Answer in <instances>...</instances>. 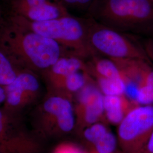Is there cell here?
Wrapping results in <instances>:
<instances>
[{"label":"cell","instance_id":"f1b7e54d","mask_svg":"<svg viewBox=\"0 0 153 153\" xmlns=\"http://www.w3.org/2000/svg\"><path fill=\"white\" fill-rule=\"evenodd\" d=\"M152 1H153V0H152Z\"/></svg>","mask_w":153,"mask_h":153},{"label":"cell","instance_id":"277c9868","mask_svg":"<svg viewBox=\"0 0 153 153\" xmlns=\"http://www.w3.org/2000/svg\"><path fill=\"white\" fill-rule=\"evenodd\" d=\"M153 131V104L133 107L118 125L121 153H145Z\"/></svg>","mask_w":153,"mask_h":153},{"label":"cell","instance_id":"9a60e30c","mask_svg":"<svg viewBox=\"0 0 153 153\" xmlns=\"http://www.w3.org/2000/svg\"><path fill=\"white\" fill-rule=\"evenodd\" d=\"M101 92L104 95H124L126 83L123 78L95 79Z\"/></svg>","mask_w":153,"mask_h":153},{"label":"cell","instance_id":"5b68a950","mask_svg":"<svg viewBox=\"0 0 153 153\" xmlns=\"http://www.w3.org/2000/svg\"><path fill=\"white\" fill-rule=\"evenodd\" d=\"M87 19L88 39L98 54L105 55L111 59L150 61L143 48L122 33L99 23L91 18Z\"/></svg>","mask_w":153,"mask_h":153},{"label":"cell","instance_id":"52a82bcc","mask_svg":"<svg viewBox=\"0 0 153 153\" xmlns=\"http://www.w3.org/2000/svg\"><path fill=\"white\" fill-rule=\"evenodd\" d=\"M52 92L42 104L47 126L49 131L68 133L76 126V116L72 97L64 94Z\"/></svg>","mask_w":153,"mask_h":153},{"label":"cell","instance_id":"44dd1931","mask_svg":"<svg viewBox=\"0 0 153 153\" xmlns=\"http://www.w3.org/2000/svg\"><path fill=\"white\" fill-rule=\"evenodd\" d=\"M53 153H88L82 148L72 143H63L58 145Z\"/></svg>","mask_w":153,"mask_h":153},{"label":"cell","instance_id":"6da1fadb","mask_svg":"<svg viewBox=\"0 0 153 153\" xmlns=\"http://www.w3.org/2000/svg\"><path fill=\"white\" fill-rule=\"evenodd\" d=\"M0 49L15 65L42 73L61 57L71 55L55 40L20 27L10 21L0 28Z\"/></svg>","mask_w":153,"mask_h":153},{"label":"cell","instance_id":"7402d4cb","mask_svg":"<svg viewBox=\"0 0 153 153\" xmlns=\"http://www.w3.org/2000/svg\"><path fill=\"white\" fill-rule=\"evenodd\" d=\"M143 49L150 61L153 62V38H149L144 40Z\"/></svg>","mask_w":153,"mask_h":153},{"label":"cell","instance_id":"30bf717a","mask_svg":"<svg viewBox=\"0 0 153 153\" xmlns=\"http://www.w3.org/2000/svg\"><path fill=\"white\" fill-rule=\"evenodd\" d=\"M86 63L83 59L74 55H67L61 57L42 74L51 85L74 72H86Z\"/></svg>","mask_w":153,"mask_h":153},{"label":"cell","instance_id":"7c38bea8","mask_svg":"<svg viewBox=\"0 0 153 153\" xmlns=\"http://www.w3.org/2000/svg\"><path fill=\"white\" fill-rule=\"evenodd\" d=\"M33 22H42L70 15L65 6L49 0L43 4L15 14Z\"/></svg>","mask_w":153,"mask_h":153},{"label":"cell","instance_id":"f546056e","mask_svg":"<svg viewBox=\"0 0 153 153\" xmlns=\"http://www.w3.org/2000/svg\"></svg>","mask_w":153,"mask_h":153},{"label":"cell","instance_id":"8992f818","mask_svg":"<svg viewBox=\"0 0 153 153\" xmlns=\"http://www.w3.org/2000/svg\"><path fill=\"white\" fill-rule=\"evenodd\" d=\"M76 98L75 128L80 134L85 128L102 120L105 117L104 95L90 77L86 84L76 93Z\"/></svg>","mask_w":153,"mask_h":153},{"label":"cell","instance_id":"4fadbf2b","mask_svg":"<svg viewBox=\"0 0 153 153\" xmlns=\"http://www.w3.org/2000/svg\"><path fill=\"white\" fill-rule=\"evenodd\" d=\"M90 76L86 71H78L49 85L52 91L73 97L86 84Z\"/></svg>","mask_w":153,"mask_h":153},{"label":"cell","instance_id":"4316f807","mask_svg":"<svg viewBox=\"0 0 153 153\" xmlns=\"http://www.w3.org/2000/svg\"><path fill=\"white\" fill-rule=\"evenodd\" d=\"M1 21H2V20H1V10H0V28L1 27L2 25H3Z\"/></svg>","mask_w":153,"mask_h":153},{"label":"cell","instance_id":"3957f363","mask_svg":"<svg viewBox=\"0 0 153 153\" xmlns=\"http://www.w3.org/2000/svg\"><path fill=\"white\" fill-rule=\"evenodd\" d=\"M90 18L120 33H149L153 29L152 0H96Z\"/></svg>","mask_w":153,"mask_h":153},{"label":"cell","instance_id":"5bb4252c","mask_svg":"<svg viewBox=\"0 0 153 153\" xmlns=\"http://www.w3.org/2000/svg\"><path fill=\"white\" fill-rule=\"evenodd\" d=\"M86 63V73L94 79L120 78L122 73L114 61L110 59H104L94 56Z\"/></svg>","mask_w":153,"mask_h":153},{"label":"cell","instance_id":"2e32d148","mask_svg":"<svg viewBox=\"0 0 153 153\" xmlns=\"http://www.w3.org/2000/svg\"><path fill=\"white\" fill-rule=\"evenodd\" d=\"M15 64L0 49V85L6 86L13 82L18 73Z\"/></svg>","mask_w":153,"mask_h":153},{"label":"cell","instance_id":"cb8c5ba5","mask_svg":"<svg viewBox=\"0 0 153 153\" xmlns=\"http://www.w3.org/2000/svg\"><path fill=\"white\" fill-rule=\"evenodd\" d=\"M6 100V92L5 88L0 85V104Z\"/></svg>","mask_w":153,"mask_h":153},{"label":"cell","instance_id":"ac0fdd59","mask_svg":"<svg viewBox=\"0 0 153 153\" xmlns=\"http://www.w3.org/2000/svg\"><path fill=\"white\" fill-rule=\"evenodd\" d=\"M117 145V137L109 131L94 144L88 153H115Z\"/></svg>","mask_w":153,"mask_h":153},{"label":"cell","instance_id":"83f0119b","mask_svg":"<svg viewBox=\"0 0 153 153\" xmlns=\"http://www.w3.org/2000/svg\"><path fill=\"white\" fill-rule=\"evenodd\" d=\"M150 33H152V35H153V30H152V31H151V32H150Z\"/></svg>","mask_w":153,"mask_h":153},{"label":"cell","instance_id":"d6986e66","mask_svg":"<svg viewBox=\"0 0 153 153\" xmlns=\"http://www.w3.org/2000/svg\"><path fill=\"white\" fill-rule=\"evenodd\" d=\"M49 0H11V7L14 14H18L22 11L35 6L43 4Z\"/></svg>","mask_w":153,"mask_h":153},{"label":"cell","instance_id":"e0dca14e","mask_svg":"<svg viewBox=\"0 0 153 153\" xmlns=\"http://www.w3.org/2000/svg\"><path fill=\"white\" fill-rule=\"evenodd\" d=\"M109 131L107 126L100 121L85 128L80 134H81L82 139L86 145L91 148Z\"/></svg>","mask_w":153,"mask_h":153},{"label":"cell","instance_id":"8fae6325","mask_svg":"<svg viewBox=\"0 0 153 153\" xmlns=\"http://www.w3.org/2000/svg\"><path fill=\"white\" fill-rule=\"evenodd\" d=\"M138 105L123 95H104V116L112 124L118 126L126 115Z\"/></svg>","mask_w":153,"mask_h":153},{"label":"cell","instance_id":"ba28073f","mask_svg":"<svg viewBox=\"0 0 153 153\" xmlns=\"http://www.w3.org/2000/svg\"><path fill=\"white\" fill-rule=\"evenodd\" d=\"M6 102L8 106L16 108L35 98L40 90V83L34 72L20 71L15 80L5 87Z\"/></svg>","mask_w":153,"mask_h":153},{"label":"cell","instance_id":"484cf974","mask_svg":"<svg viewBox=\"0 0 153 153\" xmlns=\"http://www.w3.org/2000/svg\"><path fill=\"white\" fill-rule=\"evenodd\" d=\"M3 128H4L3 122H1V123H0V132L2 131Z\"/></svg>","mask_w":153,"mask_h":153},{"label":"cell","instance_id":"603a6c76","mask_svg":"<svg viewBox=\"0 0 153 153\" xmlns=\"http://www.w3.org/2000/svg\"><path fill=\"white\" fill-rule=\"evenodd\" d=\"M145 153H153V131L149 140Z\"/></svg>","mask_w":153,"mask_h":153},{"label":"cell","instance_id":"d4e9b609","mask_svg":"<svg viewBox=\"0 0 153 153\" xmlns=\"http://www.w3.org/2000/svg\"><path fill=\"white\" fill-rule=\"evenodd\" d=\"M3 119H4V116L2 114V112L0 111V123L3 122Z\"/></svg>","mask_w":153,"mask_h":153},{"label":"cell","instance_id":"9c48e42d","mask_svg":"<svg viewBox=\"0 0 153 153\" xmlns=\"http://www.w3.org/2000/svg\"><path fill=\"white\" fill-rule=\"evenodd\" d=\"M123 76L134 84L138 90L153 86V67L150 61L141 59H111Z\"/></svg>","mask_w":153,"mask_h":153},{"label":"cell","instance_id":"7a4b0ae2","mask_svg":"<svg viewBox=\"0 0 153 153\" xmlns=\"http://www.w3.org/2000/svg\"><path fill=\"white\" fill-rule=\"evenodd\" d=\"M10 21L20 27L55 40L71 55L83 60L98 55L88 39L87 19L68 15L45 21L33 22L13 14Z\"/></svg>","mask_w":153,"mask_h":153},{"label":"cell","instance_id":"ffe728a7","mask_svg":"<svg viewBox=\"0 0 153 153\" xmlns=\"http://www.w3.org/2000/svg\"><path fill=\"white\" fill-rule=\"evenodd\" d=\"M96 0H62L66 6L77 10H87Z\"/></svg>","mask_w":153,"mask_h":153}]
</instances>
